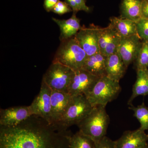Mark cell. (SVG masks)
<instances>
[{
    "label": "cell",
    "instance_id": "obj_9",
    "mask_svg": "<svg viewBox=\"0 0 148 148\" xmlns=\"http://www.w3.org/2000/svg\"><path fill=\"white\" fill-rule=\"evenodd\" d=\"M101 28L90 26L82 27L75 36V38L84 51L88 56L100 53L99 39Z\"/></svg>",
    "mask_w": 148,
    "mask_h": 148
},
{
    "label": "cell",
    "instance_id": "obj_1",
    "mask_svg": "<svg viewBox=\"0 0 148 148\" xmlns=\"http://www.w3.org/2000/svg\"><path fill=\"white\" fill-rule=\"evenodd\" d=\"M71 134L33 115L16 126H0V148H69Z\"/></svg>",
    "mask_w": 148,
    "mask_h": 148
},
{
    "label": "cell",
    "instance_id": "obj_23",
    "mask_svg": "<svg viewBox=\"0 0 148 148\" xmlns=\"http://www.w3.org/2000/svg\"><path fill=\"white\" fill-rule=\"evenodd\" d=\"M137 70H145L148 67V42L144 41L136 60Z\"/></svg>",
    "mask_w": 148,
    "mask_h": 148
},
{
    "label": "cell",
    "instance_id": "obj_21",
    "mask_svg": "<svg viewBox=\"0 0 148 148\" xmlns=\"http://www.w3.org/2000/svg\"><path fill=\"white\" fill-rule=\"evenodd\" d=\"M69 148H95V143L79 131L69 137Z\"/></svg>",
    "mask_w": 148,
    "mask_h": 148
},
{
    "label": "cell",
    "instance_id": "obj_7",
    "mask_svg": "<svg viewBox=\"0 0 148 148\" xmlns=\"http://www.w3.org/2000/svg\"><path fill=\"white\" fill-rule=\"evenodd\" d=\"M52 90L42 80L38 94L30 107L33 115L41 117L51 123V94Z\"/></svg>",
    "mask_w": 148,
    "mask_h": 148
},
{
    "label": "cell",
    "instance_id": "obj_17",
    "mask_svg": "<svg viewBox=\"0 0 148 148\" xmlns=\"http://www.w3.org/2000/svg\"><path fill=\"white\" fill-rule=\"evenodd\" d=\"M107 57L101 53L88 56L82 69L99 77L106 76Z\"/></svg>",
    "mask_w": 148,
    "mask_h": 148
},
{
    "label": "cell",
    "instance_id": "obj_29",
    "mask_svg": "<svg viewBox=\"0 0 148 148\" xmlns=\"http://www.w3.org/2000/svg\"><path fill=\"white\" fill-rule=\"evenodd\" d=\"M141 14L142 18L148 19V0H142Z\"/></svg>",
    "mask_w": 148,
    "mask_h": 148
},
{
    "label": "cell",
    "instance_id": "obj_14",
    "mask_svg": "<svg viewBox=\"0 0 148 148\" xmlns=\"http://www.w3.org/2000/svg\"><path fill=\"white\" fill-rule=\"evenodd\" d=\"M115 142L116 148H143L148 144V134L140 128L126 131Z\"/></svg>",
    "mask_w": 148,
    "mask_h": 148
},
{
    "label": "cell",
    "instance_id": "obj_32",
    "mask_svg": "<svg viewBox=\"0 0 148 148\" xmlns=\"http://www.w3.org/2000/svg\"></svg>",
    "mask_w": 148,
    "mask_h": 148
},
{
    "label": "cell",
    "instance_id": "obj_6",
    "mask_svg": "<svg viewBox=\"0 0 148 148\" xmlns=\"http://www.w3.org/2000/svg\"><path fill=\"white\" fill-rule=\"evenodd\" d=\"M75 72L65 65L52 62L42 80L51 90L68 92Z\"/></svg>",
    "mask_w": 148,
    "mask_h": 148
},
{
    "label": "cell",
    "instance_id": "obj_8",
    "mask_svg": "<svg viewBox=\"0 0 148 148\" xmlns=\"http://www.w3.org/2000/svg\"><path fill=\"white\" fill-rule=\"evenodd\" d=\"M75 71L68 92L72 96L81 95L86 96L101 77L92 75L84 69H81Z\"/></svg>",
    "mask_w": 148,
    "mask_h": 148
},
{
    "label": "cell",
    "instance_id": "obj_4",
    "mask_svg": "<svg viewBox=\"0 0 148 148\" xmlns=\"http://www.w3.org/2000/svg\"><path fill=\"white\" fill-rule=\"evenodd\" d=\"M119 82L115 81L107 76L101 77L86 97L92 106H106L117 97L121 91Z\"/></svg>",
    "mask_w": 148,
    "mask_h": 148
},
{
    "label": "cell",
    "instance_id": "obj_31",
    "mask_svg": "<svg viewBox=\"0 0 148 148\" xmlns=\"http://www.w3.org/2000/svg\"><path fill=\"white\" fill-rule=\"evenodd\" d=\"M143 148H148V144H147V146H146L145 147H143Z\"/></svg>",
    "mask_w": 148,
    "mask_h": 148
},
{
    "label": "cell",
    "instance_id": "obj_2",
    "mask_svg": "<svg viewBox=\"0 0 148 148\" xmlns=\"http://www.w3.org/2000/svg\"><path fill=\"white\" fill-rule=\"evenodd\" d=\"M106 107L103 105L93 106L90 112L77 125L80 132L94 142L106 136L110 119Z\"/></svg>",
    "mask_w": 148,
    "mask_h": 148
},
{
    "label": "cell",
    "instance_id": "obj_15",
    "mask_svg": "<svg viewBox=\"0 0 148 148\" xmlns=\"http://www.w3.org/2000/svg\"><path fill=\"white\" fill-rule=\"evenodd\" d=\"M106 67V76L118 82L124 76L127 69L118 52L107 56Z\"/></svg>",
    "mask_w": 148,
    "mask_h": 148
},
{
    "label": "cell",
    "instance_id": "obj_24",
    "mask_svg": "<svg viewBox=\"0 0 148 148\" xmlns=\"http://www.w3.org/2000/svg\"><path fill=\"white\" fill-rule=\"evenodd\" d=\"M137 31L141 40L148 41V19L142 18L137 22Z\"/></svg>",
    "mask_w": 148,
    "mask_h": 148
},
{
    "label": "cell",
    "instance_id": "obj_5",
    "mask_svg": "<svg viewBox=\"0 0 148 148\" xmlns=\"http://www.w3.org/2000/svg\"><path fill=\"white\" fill-rule=\"evenodd\" d=\"M93 106L85 95L72 96L70 105L60 121L56 125L62 129L77 125L90 112Z\"/></svg>",
    "mask_w": 148,
    "mask_h": 148
},
{
    "label": "cell",
    "instance_id": "obj_19",
    "mask_svg": "<svg viewBox=\"0 0 148 148\" xmlns=\"http://www.w3.org/2000/svg\"><path fill=\"white\" fill-rule=\"evenodd\" d=\"M142 0H122L121 17L138 22L142 18Z\"/></svg>",
    "mask_w": 148,
    "mask_h": 148
},
{
    "label": "cell",
    "instance_id": "obj_25",
    "mask_svg": "<svg viewBox=\"0 0 148 148\" xmlns=\"http://www.w3.org/2000/svg\"><path fill=\"white\" fill-rule=\"evenodd\" d=\"M66 2L71 8L74 13L76 14L79 11L88 12L90 8L86 4V0H66Z\"/></svg>",
    "mask_w": 148,
    "mask_h": 148
},
{
    "label": "cell",
    "instance_id": "obj_27",
    "mask_svg": "<svg viewBox=\"0 0 148 148\" xmlns=\"http://www.w3.org/2000/svg\"><path fill=\"white\" fill-rule=\"evenodd\" d=\"M95 143V148H116L115 141H113L107 136Z\"/></svg>",
    "mask_w": 148,
    "mask_h": 148
},
{
    "label": "cell",
    "instance_id": "obj_3",
    "mask_svg": "<svg viewBox=\"0 0 148 148\" xmlns=\"http://www.w3.org/2000/svg\"><path fill=\"white\" fill-rule=\"evenodd\" d=\"M87 57L74 36L61 41L52 62H58L76 71L82 69Z\"/></svg>",
    "mask_w": 148,
    "mask_h": 148
},
{
    "label": "cell",
    "instance_id": "obj_13",
    "mask_svg": "<svg viewBox=\"0 0 148 148\" xmlns=\"http://www.w3.org/2000/svg\"><path fill=\"white\" fill-rule=\"evenodd\" d=\"M69 92L52 90L51 94V123L56 125L65 114L71 101Z\"/></svg>",
    "mask_w": 148,
    "mask_h": 148
},
{
    "label": "cell",
    "instance_id": "obj_28",
    "mask_svg": "<svg viewBox=\"0 0 148 148\" xmlns=\"http://www.w3.org/2000/svg\"><path fill=\"white\" fill-rule=\"evenodd\" d=\"M59 0H44V7L48 12L51 11Z\"/></svg>",
    "mask_w": 148,
    "mask_h": 148
},
{
    "label": "cell",
    "instance_id": "obj_12",
    "mask_svg": "<svg viewBox=\"0 0 148 148\" xmlns=\"http://www.w3.org/2000/svg\"><path fill=\"white\" fill-rule=\"evenodd\" d=\"M121 37L110 24L101 28L99 39L100 53L108 56L117 53Z\"/></svg>",
    "mask_w": 148,
    "mask_h": 148
},
{
    "label": "cell",
    "instance_id": "obj_10",
    "mask_svg": "<svg viewBox=\"0 0 148 148\" xmlns=\"http://www.w3.org/2000/svg\"><path fill=\"white\" fill-rule=\"evenodd\" d=\"M138 34L121 38L117 52L127 68L136 61L143 44Z\"/></svg>",
    "mask_w": 148,
    "mask_h": 148
},
{
    "label": "cell",
    "instance_id": "obj_18",
    "mask_svg": "<svg viewBox=\"0 0 148 148\" xmlns=\"http://www.w3.org/2000/svg\"><path fill=\"white\" fill-rule=\"evenodd\" d=\"M110 21V25L115 29L121 38L138 34L137 22L135 21L121 17H111Z\"/></svg>",
    "mask_w": 148,
    "mask_h": 148
},
{
    "label": "cell",
    "instance_id": "obj_11",
    "mask_svg": "<svg viewBox=\"0 0 148 148\" xmlns=\"http://www.w3.org/2000/svg\"><path fill=\"white\" fill-rule=\"evenodd\" d=\"M33 115L30 106L11 107L0 110V126H16Z\"/></svg>",
    "mask_w": 148,
    "mask_h": 148
},
{
    "label": "cell",
    "instance_id": "obj_22",
    "mask_svg": "<svg viewBox=\"0 0 148 148\" xmlns=\"http://www.w3.org/2000/svg\"><path fill=\"white\" fill-rule=\"evenodd\" d=\"M129 108L134 112V116L137 118L140 124V128L144 131H148V108L143 103L137 107L132 104L130 105Z\"/></svg>",
    "mask_w": 148,
    "mask_h": 148
},
{
    "label": "cell",
    "instance_id": "obj_20",
    "mask_svg": "<svg viewBox=\"0 0 148 148\" xmlns=\"http://www.w3.org/2000/svg\"><path fill=\"white\" fill-rule=\"evenodd\" d=\"M148 95V77L145 70H138L137 79L132 88V95L127 102L129 106L136 97Z\"/></svg>",
    "mask_w": 148,
    "mask_h": 148
},
{
    "label": "cell",
    "instance_id": "obj_26",
    "mask_svg": "<svg viewBox=\"0 0 148 148\" xmlns=\"http://www.w3.org/2000/svg\"><path fill=\"white\" fill-rule=\"evenodd\" d=\"M73 10L66 2L59 1L56 4L51 11L57 14H64L71 12Z\"/></svg>",
    "mask_w": 148,
    "mask_h": 148
},
{
    "label": "cell",
    "instance_id": "obj_16",
    "mask_svg": "<svg viewBox=\"0 0 148 148\" xmlns=\"http://www.w3.org/2000/svg\"><path fill=\"white\" fill-rule=\"evenodd\" d=\"M52 20L60 28L61 41L75 36L82 28L79 19L76 16L75 13H73L71 17L69 19H59L52 18Z\"/></svg>",
    "mask_w": 148,
    "mask_h": 148
},
{
    "label": "cell",
    "instance_id": "obj_30",
    "mask_svg": "<svg viewBox=\"0 0 148 148\" xmlns=\"http://www.w3.org/2000/svg\"><path fill=\"white\" fill-rule=\"evenodd\" d=\"M145 71H146V73H147V76H148V69H145Z\"/></svg>",
    "mask_w": 148,
    "mask_h": 148
}]
</instances>
